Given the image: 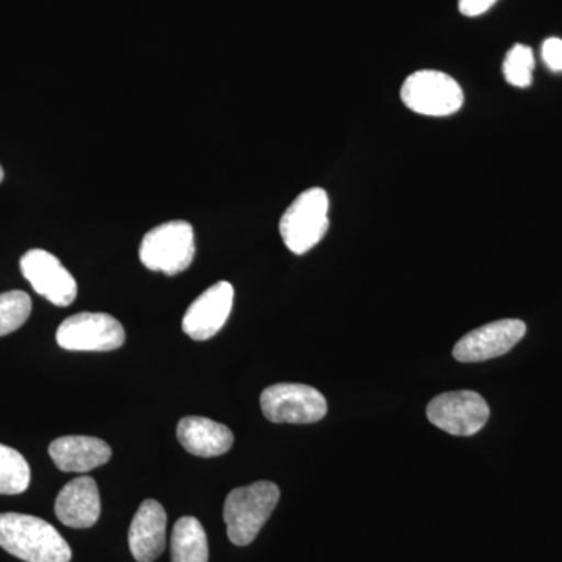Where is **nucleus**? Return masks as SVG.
I'll list each match as a JSON object with an SVG mask.
<instances>
[{"label": "nucleus", "mask_w": 562, "mask_h": 562, "mask_svg": "<svg viewBox=\"0 0 562 562\" xmlns=\"http://www.w3.org/2000/svg\"><path fill=\"white\" fill-rule=\"evenodd\" d=\"M49 454L60 471L87 473L110 461L111 447L91 436H63L50 443Z\"/></svg>", "instance_id": "14"}, {"label": "nucleus", "mask_w": 562, "mask_h": 562, "mask_svg": "<svg viewBox=\"0 0 562 562\" xmlns=\"http://www.w3.org/2000/svg\"><path fill=\"white\" fill-rule=\"evenodd\" d=\"M22 276L33 290L57 306H69L77 297L76 279L55 255L41 249L29 250L21 258Z\"/></svg>", "instance_id": "9"}, {"label": "nucleus", "mask_w": 562, "mask_h": 562, "mask_svg": "<svg viewBox=\"0 0 562 562\" xmlns=\"http://www.w3.org/2000/svg\"><path fill=\"white\" fill-rule=\"evenodd\" d=\"M195 255L194 231L184 221L151 228L139 247L140 262L154 272L177 276L190 268Z\"/></svg>", "instance_id": "4"}, {"label": "nucleus", "mask_w": 562, "mask_h": 562, "mask_svg": "<svg viewBox=\"0 0 562 562\" xmlns=\"http://www.w3.org/2000/svg\"><path fill=\"white\" fill-rule=\"evenodd\" d=\"M172 562H209V539L195 517H181L173 525Z\"/></svg>", "instance_id": "16"}, {"label": "nucleus", "mask_w": 562, "mask_h": 562, "mask_svg": "<svg viewBox=\"0 0 562 562\" xmlns=\"http://www.w3.org/2000/svg\"><path fill=\"white\" fill-rule=\"evenodd\" d=\"M330 201L322 188L302 192L288 206L280 220V235L284 246L295 255H303L316 247L328 232Z\"/></svg>", "instance_id": "3"}, {"label": "nucleus", "mask_w": 562, "mask_h": 562, "mask_svg": "<svg viewBox=\"0 0 562 562\" xmlns=\"http://www.w3.org/2000/svg\"><path fill=\"white\" fill-rule=\"evenodd\" d=\"M402 101L417 114L446 117L457 113L464 103V92L453 77L441 70L413 72L403 83Z\"/></svg>", "instance_id": "5"}, {"label": "nucleus", "mask_w": 562, "mask_h": 562, "mask_svg": "<svg viewBox=\"0 0 562 562\" xmlns=\"http://www.w3.org/2000/svg\"><path fill=\"white\" fill-rule=\"evenodd\" d=\"M260 403L273 424H314L327 414L324 395L306 384H273L262 391Z\"/></svg>", "instance_id": "6"}, {"label": "nucleus", "mask_w": 562, "mask_h": 562, "mask_svg": "<svg viewBox=\"0 0 562 562\" xmlns=\"http://www.w3.org/2000/svg\"><path fill=\"white\" fill-rule=\"evenodd\" d=\"M543 63L554 72H562V40L549 38L542 44Z\"/></svg>", "instance_id": "20"}, {"label": "nucleus", "mask_w": 562, "mask_h": 562, "mask_svg": "<svg viewBox=\"0 0 562 562\" xmlns=\"http://www.w3.org/2000/svg\"><path fill=\"white\" fill-rule=\"evenodd\" d=\"M0 547L25 562H69V543L47 524L27 514H0Z\"/></svg>", "instance_id": "1"}, {"label": "nucleus", "mask_w": 562, "mask_h": 562, "mask_svg": "<svg viewBox=\"0 0 562 562\" xmlns=\"http://www.w3.org/2000/svg\"><path fill=\"white\" fill-rule=\"evenodd\" d=\"M3 180V169L2 166H0V183H2Z\"/></svg>", "instance_id": "22"}, {"label": "nucleus", "mask_w": 562, "mask_h": 562, "mask_svg": "<svg viewBox=\"0 0 562 562\" xmlns=\"http://www.w3.org/2000/svg\"><path fill=\"white\" fill-rule=\"evenodd\" d=\"M177 438L183 449L195 457H221L232 449L235 436L231 428L206 417L190 416L180 420Z\"/></svg>", "instance_id": "15"}, {"label": "nucleus", "mask_w": 562, "mask_h": 562, "mask_svg": "<svg viewBox=\"0 0 562 562\" xmlns=\"http://www.w3.org/2000/svg\"><path fill=\"white\" fill-rule=\"evenodd\" d=\"M31 484V468L18 450L0 443V495H18Z\"/></svg>", "instance_id": "17"}, {"label": "nucleus", "mask_w": 562, "mask_h": 562, "mask_svg": "<svg viewBox=\"0 0 562 562\" xmlns=\"http://www.w3.org/2000/svg\"><path fill=\"white\" fill-rule=\"evenodd\" d=\"M497 3V0H460L461 14L468 18L482 16Z\"/></svg>", "instance_id": "21"}, {"label": "nucleus", "mask_w": 562, "mask_h": 562, "mask_svg": "<svg viewBox=\"0 0 562 562\" xmlns=\"http://www.w3.org/2000/svg\"><path fill=\"white\" fill-rule=\"evenodd\" d=\"M55 514L69 528H91L101 517V494L91 476L66 484L55 502Z\"/></svg>", "instance_id": "13"}, {"label": "nucleus", "mask_w": 562, "mask_h": 562, "mask_svg": "<svg viewBox=\"0 0 562 562\" xmlns=\"http://www.w3.org/2000/svg\"><path fill=\"white\" fill-rule=\"evenodd\" d=\"M428 420L453 436H473L490 419V406L473 391L446 392L432 398L427 408Z\"/></svg>", "instance_id": "8"}, {"label": "nucleus", "mask_w": 562, "mask_h": 562, "mask_svg": "<svg viewBox=\"0 0 562 562\" xmlns=\"http://www.w3.org/2000/svg\"><path fill=\"white\" fill-rule=\"evenodd\" d=\"M168 516L157 501H144L128 530V547L138 562H154L166 550Z\"/></svg>", "instance_id": "12"}, {"label": "nucleus", "mask_w": 562, "mask_h": 562, "mask_svg": "<svg viewBox=\"0 0 562 562\" xmlns=\"http://www.w3.org/2000/svg\"><path fill=\"white\" fill-rule=\"evenodd\" d=\"M235 291L228 281H220L199 295L183 317V331L194 341H206L221 331L231 316Z\"/></svg>", "instance_id": "11"}, {"label": "nucleus", "mask_w": 562, "mask_h": 562, "mask_svg": "<svg viewBox=\"0 0 562 562\" xmlns=\"http://www.w3.org/2000/svg\"><path fill=\"white\" fill-rule=\"evenodd\" d=\"M279 501V486L271 482H258L232 491L224 505L228 539L239 547L254 542Z\"/></svg>", "instance_id": "2"}, {"label": "nucleus", "mask_w": 562, "mask_h": 562, "mask_svg": "<svg viewBox=\"0 0 562 562\" xmlns=\"http://www.w3.org/2000/svg\"><path fill=\"white\" fill-rule=\"evenodd\" d=\"M57 342L70 351H110L125 342L121 322L105 313H79L68 317L57 330Z\"/></svg>", "instance_id": "7"}, {"label": "nucleus", "mask_w": 562, "mask_h": 562, "mask_svg": "<svg viewBox=\"0 0 562 562\" xmlns=\"http://www.w3.org/2000/svg\"><path fill=\"white\" fill-rule=\"evenodd\" d=\"M32 313V299L27 292L10 291L0 294V336L16 331Z\"/></svg>", "instance_id": "18"}, {"label": "nucleus", "mask_w": 562, "mask_h": 562, "mask_svg": "<svg viewBox=\"0 0 562 562\" xmlns=\"http://www.w3.org/2000/svg\"><path fill=\"white\" fill-rule=\"evenodd\" d=\"M525 333L527 325L519 319L491 322L462 336L453 349L454 360L480 362L502 357L513 350Z\"/></svg>", "instance_id": "10"}, {"label": "nucleus", "mask_w": 562, "mask_h": 562, "mask_svg": "<svg viewBox=\"0 0 562 562\" xmlns=\"http://www.w3.org/2000/svg\"><path fill=\"white\" fill-rule=\"evenodd\" d=\"M535 70V54L528 46L516 44L506 54L503 61V76L513 87L527 88L532 81Z\"/></svg>", "instance_id": "19"}]
</instances>
